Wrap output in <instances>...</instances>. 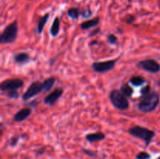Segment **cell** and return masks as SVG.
<instances>
[{"label": "cell", "instance_id": "25", "mask_svg": "<svg viewBox=\"0 0 160 159\" xmlns=\"http://www.w3.org/2000/svg\"><path fill=\"white\" fill-rule=\"evenodd\" d=\"M19 140H20V136H14V137H11V139L9 141V146L15 147L18 143Z\"/></svg>", "mask_w": 160, "mask_h": 159}, {"label": "cell", "instance_id": "30", "mask_svg": "<svg viewBox=\"0 0 160 159\" xmlns=\"http://www.w3.org/2000/svg\"><path fill=\"white\" fill-rule=\"evenodd\" d=\"M38 101H31V102L28 103V105L30 106V107H34H34H36V106L38 105Z\"/></svg>", "mask_w": 160, "mask_h": 159}, {"label": "cell", "instance_id": "9", "mask_svg": "<svg viewBox=\"0 0 160 159\" xmlns=\"http://www.w3.org/2000/svg\"><path fill=\"white\" fill-rule=\"evenodd\" d=\"M62 94H63V90L60 87H58L45 97L44 99V102L48 105H53L61 98Z\"/></svg>", "mask_w": 160, "mask_h": 159}, {"label": "cell", "instance_id": "1", "mask_svg": "<svg viewBox=\"0 0 160 159\" xmlns=\"http://www.w3.org/2000/svg\"><path fill=\"white\" fill-rule=\"evenodd\" d=\"M159 104V95L157 92L151 91L143 96L142 101L138 104L137 108L141 112L150 113L154 112Z\"/></svg>", "mask_w": 160, "mask_h": 159}, {"label": "cell", "instance_id": "33", "mask_svg": "<svg viewBox=\"0 0 160 159\" xmlns=\"http://www.w3.org/2000/svg\"><path fill=\"white\" fill-rule=\"evenodd\" d=\"M158 159H160V157H158Z\"/></svg>", "mask_w": 160, "mask_h": 159}, {"label": "cell", "instance_id": "19", "mask_svg": "<svg viewBox=\"0 0 160 159\" xmlns=\"http://www.w3.org/2000/svg\"><path fill=\"white\" fill-rule=\"evenodd\" d=\"M67 15L73 20H78L81 15V12L78 8H70L67 10Z\"/></svg>", "mask_w": 160, "mask_h": 159}, {"label": "cell", "instance_id": "6", "mask_svg": "<svg viewBox=\"0 0 160 159\" xmlns=\"http://www.w3.org/2000/svg\"><path fill=\"white\" fill-rule=\"evenodd\" d=\"M136 66L151 73H157L160 71V64L157 61L152 59L139 61L136 64Z\"/></svg>", "mask_w": 160, "mask_h": 159}, {"label": "cell", "instance_id": "3", "mask_svg": "<svg viewBox=\"0 0 160 159\" xmlns=\"http://www.w3.org/2000/svg\"><path fill=\"white\" fill-rule=\"evenodd\" d=\"M109 100H110L111 104L119 110H128L130 107V102L128 98L120 91V90L114 89L111 90L109 94Z\"/></svg>", "mask_w": 160, "mask_h": 159}, {"label": "cell", "instance_id": "31", "mask_svg": "<svg viewBox=\"0 0 160 159\" xmlns=\"http://www.w3.org/2000/svg\"><path fill=\"white\" fill-rule=\"evenodd\" d=\"M91 45H98V41H97L96 40H95V41H92V43L90 44Z\"/></svg>", "mask_w": 160, "mask_h": 159}, {"label": "cell", "instance_id": "15", "mask_svg": "<svg viewBox=\"0 0 160 159\" xmlns=\"http://www.w3.org/2000/svg\"><path fill=\"white\" fill-rule=\"evenodd\" d=\"M31 59L29 54L27 52H20L13 56V60L16 63L24 64L28 62Z\"/></svg>", "mask_w": 160, "mask_h": 159}, {"label": "cell", "instance_id": "14", "mask_svg": "<svg viewBox=\"0 0 160 159\" xmlns=\"http://www.w3.org/2000/svg\"><path fill=\"white\" fill-rule=\"evenodd\" d=\"M59 31H60V20H59V17H55L54 20H53L49 32L52 37H56L59 34Z\"/></svg>", "mask_w": 160, "mask_h": 159}, {"label": "cell", "instance_id": "2", "mask_svg": "<svg viewBox=\"0 0 160 159\" xmlns=\"http://www.w3.org/2000/svg\"><path fill=\"white\" fill-rule=\"evenodd\" d=\"M128 133L130 135L133 136V137H137V138L143 140L145 143V147H148L151 143L152 140L156 136V133L153 130L148 129L146 127L138 126V125L129 128L128 129Z\"/></svg>", "mask_w": 160, "mask_h": 159}, {"label": "cell", "instance_id": "21", "mask_svg": "<svg viewBox=\"0 0 160 159\" xmlns=\"http://www.w3.org/2000/svg\"><path fill=\"white\" fill-rule=\"evenodd\" d=\"M151 155L146 151H141L136 155V159H150Z\"/></svg>", "mask_w": 160, "mask_h": 159}, {"label": "cell", "instance_id": "16", "mask_svg": "<svg viewBox=\"0 0 160 159\" xmlns=\"http://www.w3.org/2000/svg\"><path fill=\"white\" fill-rule=\"evenodd\" d=\"M56 79L53 76L48 77L42 82V87H43V92H48L53 87L54 84H56Z\"/></svg>", "mask_w": 160, "mask_h": 159}, {"label": "cell", "instance_id": "12", "mask_svg": "<svg viewBox=\"0 0 160 159\" xmlns=\"http://www.w3.org/2000/svg\"><path fill=\"white\" fill-rule=\"evenodd\" d=\"M48 18H49V13L47 12L45 15L42 16V17L38 19L37 22V26H36L35 31L38 34H41L42 32H43L44 27L46 25L47 22H48Z\"/></svg>", "mask_w": 160, "mask_h": 159}, {"label": "cell", "instance_id": "13", "mask_svg": "<svg viewBox=\"0 0 160 159\" xmlns=\"http://www.w3.org/2000/svg\"><path fill=\"white\" fill-rule=\"evenodd\" d=\"M100 21V19L99 17H97L95 18L92 19V20H88L87 21H84L80 25V27H81V30L83 31H85V30H89V29H92V28L95 27L98 25Z\"/></svg>", "mask_w": 160, "mask_h": 159}, {"label": "cell", "instance_id": "8", "mask_svg": "<svg viewBox=\"0 0 160 159\" xmlns=\"http://www.w3.org/2000/svg\"><path fill=\"white\" fill-rule=\"evenodd\" d=\"M23 81L21 79L15 78V79H8L2 81L0 84L1 91H11V90H17L22 88L23 86Z\"/></svg>", "mask_w": 160, "mask_h": 159}, {"label": "cell", "instance_id": "5", "mask_svg": "<svg viewBox=\"0 0 160 159\" xmlns=\"http://www.w3.org/2000/svg\"><path fill=\"white\" fill-rule=\"evenodd\" d=\"M43 91V87H42V82L40 81H34L30 84L28 88L27 89L26 91L22 95V100L24 101H28L31 98H34L38 94Z\"/></svg>", "mask_w": 160, "mask_h": 159}, {"label": "cell", "instance_id": "26", "mask_svg": "<svg viewBox=\"0 0 160 159\" xmlns=\"http://www.w3.org/2000/svg\"><path fill=\"white\" fill-rule=\"evenodd\" d=\"M150 92H151V86H150V84H147L143 88H142V90H141V94L142 96H145V95L149 94Z\"/></svg>", "mask_w": 160, "mask_h": 159}, {"label": "cell", "instance_id": "24", "mask_svg": "<svg viewBox=\"0 0 160 159\" xmlns=\"http://www.w3.org/2000/svg\"><path fill=\"white\" fill-rule=\"evenodd\" d=\"M7 97H9L10 99H17L19 98V93L17 90H11V91H7L6 93Z\"/></svg>", "mask_w": 160, "mask_h": 159}, {"label": "cell", "instance_id": "28", "mask_svg": "<svg viewBox=\"0 0 160 159\" xmlns=\"http://www.w3.org/2000/svg\"><path fill=\"white\" fill-rule=\"evenodd\" d=\"M100 28H97V29L94 30V31H92V32L90 33V34H89V37H93V36H95L96 34H98V33L100 32Z\"/></svg>", "mask_w": 160, "mask_h": 159}, {"label": "cell", "instance_id": "20", "mask_svg": "<svg viewBox=\"0 0 160 159\" xmlns=\"http://www.w3.org/2000/svg\"><path fill=\"white\" fill-rule=\"evenodd\" d=\"M107 41L108 43L110 45H117V41H118V38L117 36L113 34H110L107 36Z\"/></svg>", "mask_w": 160, "mask_h": 159}, {"label": "cell", "instance_id": "32", "mask_svg": "<svg viewBox=\"0 0 160 159\" xmlns=\"http://www.w3.org/2000/svg\"><path fill=\"white\" fill-rule=\"evenodd\" d=\"M157 85L159 86V87H160V80H158L157 81Z\"/></svg>", "mask_w": 160, "mask_h": 159}, {"label": "cell", "instance_id": "22", "mask_svg": "<svg viewBox=\"0 0 160 159\" xmlns=\"http://www.w3.org/2000/svg\"><path fill=\"white\" fill-rule=\"evenodd\" d=\"M82 152L85 154L86 155L89 156L90 157H97V153L95 151H92L90 149H86V148H82Z\"/></svg>", "mask_w": 160, "mask_h": 159}, {"label": "cell", "instance_id": "27", "mask_svg": "<svg viewBox=\"0 0 160 159\" xmlns=\"http://www.w3.org/2000/svg\"><path fill=\"white\" fill-rule=\"evenodd\" d=\"M135 20H136V18L134 16L129 15V16H128L126 18H125L124 21H125V23H128V24H132V23L135 21Z\"/></svg>", "mask_w": 160, "mask_h": 159}, {"label": "cell", "instance_id": "7", "mask_svg": "<svg viewBox=\"0 0 160 159\" xmlns=\"http://www.w3.org/2000/svg\"><path fill=\"white\" fill-rule=\"evenodd\" d=\"M117 59L104 61V62H95L92 64V69L98 73H104L112 70L117 64Z\"/></svg>", "mask_w": 160, "mask_h": 159}, {"label": "cell", "instance_id": "11", "mask_svg": "<svg viewBox=\"0 0 160 159\" xmlns=\"http://www.w3.org/2000/svg\"><path fill=\"white\" fill-rule=\"evenodd\" d=\"M106 137V134L103 133L102 132H92V133H88L87 134V135H85L86 140L91 143H95V142L102 141V140H105Z\"/></svg>", "mask_w": 160, "mask_h": 159}, {"label": "cell", "instance_id": "4", "mask_svg": "<svg viewBox=\"0 0 160 159\" xmlns=\"http://www.w3.org/2000/svg\"><path fill=\"white\" fill-rule=\"evenodd\" d=\"M18 35V24L17 20L9 23L5 27L0 35L1 44H12L17 39Z\"/></svg>", "mask_w": 160, "mask_h": 159}, {"label": "cell", "instance_id": "18", "mask_svg": "<svg viewBox=\"0 0 160 159\" xmlns=\"http://www.w3.org/2000/svg\"><path fill=\"white\" fill-rule=\"evenodd\" d=\"M120 91L127 97V98H130L134 94V90H133L132 87L131 86H129L128 84H123V85L120 87Z\"/></svg>", "mask_w": 160, "mask_h": 159}, {"label": "cell", "instance_id": "10", "mask_svg": "<svg viewBox=\"0 0 160 159\" xmlns=\"http://www.w3.org/2000/svg\"><path fill=\"white\" fill-rule=\"evenodd\" d=\"M32 113V109L31 108H23L18 112H16L13 115V121L16 123H22L26 120Z\"/></svg>", "mask_w": 160, "mask_h": 159}, {"label": "cell", "instance_id": "29", "mask_svg": "<svg viewBox=\"0 0 160 159\" xmlns=\"http://www.w3.org/2000/svg\"><path fill=\"white\" fill-rule=\"evenodd\" d=\"M45 151V147L40 148V149H38L37 151H36V155H37V156L42 155V154H44Z\"/></svg>", "mask_w": 160, "mask_h": 159}, {"label": "cell", "instance_id": "17", "mask_svg": "<svg viewBox=\"0 0 160 159\" xmlns=\"http://www.w3.org/2000/svg\"><path fill=\"white\" fill-rule=\"evenodd\" d=\"M145 81V79L141 76H134L130 79V83L132 84L134 87H140V86L143 85Z\"/></svg>", "mask_w": 160, "mask_h": 159}, {"label": "cell", "instance_id": "23", "mask_svg": "<svg viewBox=\"0 0 160 159\" xmlns=\"http://www.w3.org/2000/svg\"><path fill=\"white\" fill-rule=\"evenodd\" d=\"M81 16L84 19H88L90 17H92V11L90 9H86L84 10H83L82 12H81Z\"/></svg>", "mask_w": 160, "mask_h": 159}]
</instances>
